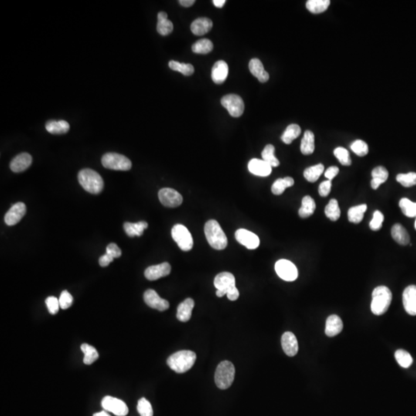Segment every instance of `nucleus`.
Instances as JSON below:
<instances>
[{"label": "nucleus", "instance_id": "56", "mask_svg": "<svg viewBox=\"0 0 416 416\" xmlns=\"http://www.w3.org/2000/svg\"><path fill=\"white\" fill-rule=\"evenodd\" d=\"M195 0H180L179 3L185 7H190L194 5Z\"/></svg>", "mask_w": 416, "mask_h": 416}, {"label": "nucleus", "instance_id": "37", "mask_svg": "<svg viewBox=\"0 0 416 416\" xmlns=\"http://www.w3.org/2000/svg\"><path fill=\"white\" fill-rule=\"evenodd\" d=\"M301 127L298 124H291L286 128L281 136V141L286 144H291L292 141L298 138L301 134Z\"/></svg>", "mask_w": 416, "mask_h": 416}, {"label": "nucleus", "instance_id": "2", "mask_svg": "<svg viewBox=\"0 0 416 416\" xmlns=\"http://www.w3.org/2000/svg\"><path fill=\"white\" fill-rule=\"evenodd\" d=\"M197 355L192 351H179L168 358V366L177 373H185L193 367L196 362Z\"/></svg>", "mask_w": 416, "mask_h": 416}, {"label": "nucleus", "instance_id": "14", "mask_svg": "<svg viewBox=\"0 0 416 416\" xmlns=\"http://www.w3.org/2000/svg\"><path fill=\"white\" fill-rule=\"evenodd\" d=\"M235 238L240 244L245 246L250 250L257 248L260 244V239L255 233L249 231L246 229L237 230L235 232Z\"/></svg>", "mask_w": 416, "mask_h": 416}, {"label": "nucleus", "instance_id": "54", "mask_svg": "<svg viewBox=\"0 0 416 416\" xmlns=\"http://www.w3.org/2000/svg\"><path fill=\"white\" fill-rule=\"evenodd\" d=\"M339 168H337V167L333 166L330 167V168H328L327 171H325V176L328 181H332L337 175H339Z\"/></svg>", "mask_w": 416, "mask_h": 416}, {"label": "nucleus", "instance_id": "24", "mask_svg": "<svg viewBox=\"0 0 416 416\" xmlns=\"http://www.w3.org/2000/svg\"><path fill=\"white\" fill-rule=\"evenodd\" d=\"M195 307V301L192 298H187L181 302L178 308L177 318L182 322H187L191 319L192 311Z\"/></svg>", "mask_w": 416, "mask_h": 416}, {"label": "nucleus", "instance_id": "29", "mask_svg": "<svg viewBox=\"0 0 416 416\" xmlns=\"http://www.w3.org/2000/svg\"><path fill=\"white\" fill-rule=\"evenodd\" d=\"M147 227H148V223L146 221H140L137 223L126 222L124 225L126 233L131 237H136V236L140 237L142 235L144 230H146Z\"/></svg>", "mask_w": 416, "mask_h": 416}, {"label": "nucleus", "instance_id": "18", "mask_svg": "<svg viewBox=\"0 0 416 416\" xmlns=\"http://www.w3.org/2000/svg\"><path fill=\"white\" fill-rule=\"evenodd\" d=\"M281 346L284 353L289 357H293L298 353V340L292 332H284L281 337Z\"/></svg>", "mask_w": 416, "mask_h": 416}, {"label": "nucleus", "instance_id": "9", "mask_svg": "<svg viewBox=\"0 0 416 416\" xmlns=\"http://www.w3.org/2000/svg\"><path fill=\"white\" fill-rule=\"evenodd\" d=\"M222 106L227 109L231 117H239L244 111V103L238 95L228 94L222 97Z\"/></svg>", "mask_w": 416, "mask_h": 416}, {"label": "nucleus", "instance_id": "4", "mask_svg": "<svg viewBox=\"0 0 416 416\" xmlns=\"http://www.w3.org/2000/svg\"><path fill=\"white\" fill-rule=\"evenodd\" d=\"M393 294L386 286H379L372 292L371 310L376 315H383L386 313L391 305Z\"/></svg>", "mask_w": 416, "mask_h": 416}, {"label": "nucleus", "instance_id": "52", "mask_svg": "<svg viewBox=\"0 0 416 416\" xmlns=\"http://www.w3.org/2000/svg\"><path fill=\"white\" fill-rule=\"evenodd\" d=\"M106 253L111 256L113 258H118L122 254V251L120 250V247L114 243L108 244L107 247V252Z\"/></svg>", "mask_w": 416, "mask_h": 416}, {"label": "nucleus", "instance_id": "17", "mask_svg": "<svg viewBox=\"0 0 416 416\" xmlns=\"http://www.w3.org/2000/svg\"><path fill=\"white\" fill-rule=\"evenodd\" d=\"M403 305L406 312L416 315V285H410L405 289L403 294Z\"/></svg>", "mask_w": 416, "mask_h": 416}, {"label": "nucleus", "instance_id": "11", "mask_svg": "<svg viewBox=\"0 0 416 416\" xmlns=\"http://www.w3.org/2000/svg\"><path fill=\"white\" fill-rule=\"evenodd\" d=\"M104 410L117 416H126L128 414V407L122 400L111 396L103 398L101 403Z\"/></svg>", "mask_w": 416, "mask_h": 416}, {"label": "nucleus", "instance_id": "42", "mask_svg": "<svg viewBox=\"0 0 416 416\" xmlns=\"http://www.w3.org/2000/svg\"><path fill=\"white\" fill-rule=\"evenodd\" d=\"M169 67L175 71L180 72L185 76H192L195 72L193 65L190 64V63H180L175 60H171L169 62Z\"/></svg>", "mask_w": 416, "mask_h": 416}, {"label": "nucleus", "instance_id": "23", "mask_svg": "<svg viewBox=\"0 0 416 416\" xmlns=\"http://www.w3.org/2000/svg\"><path fill=\"white\" fill-rule=\"evenodd\" d=\"M249 69L250 73H252L257 80L261 83H266L269 80V74L265 71L263 63L261 60L257 58L251 59L249 63Z\"/></svg>", "mask_w": 416, "mask_h": 416}, {"label": "nucleus", "instance_id": "25", "mask_svg": "<svg viewBox=\"0 0 416 416\" xmlns=\"http://www.w3.org/2000/svg\"><path fill=\"white\" fill-rule=\"evenodd\" d=\"M343 329V322L340 317L336 315H330L326 321L325 334L327 336L334 337L339 335Z\"/></svg>", "mask_w": 416, "mask_h": 416}, {"label": "nucleus", "instance_id": "46", "mask_svg": "<svg viewBox=\"0 0 416 416\" xmlns=\"http://www.w3.org/2000/svg\"><path fill=\"white\" fill-rule=\"evenodd\" d=\"M334 154L337 159L339 160L341 164L344 166H350L352 164V160H351L349 151L344 147H337L336 149L334 151Z\"/></svg>", "mask_w": 416, "mask_h": 416}, {"label": "nucleus", "instance_id": "30", "mask_svg": "<svg viewBox=\"0 0 416 416\" xmlns=\"http://www.w3.org/2000/svg\"><path fill=\"white\" fill-rule=\"evenodd\" d=\"M46 131L52 134H63L69 131V124L65 120H49L46 124Z\"/></svg>", "mask_w": 416, "mask_h": 416}, {"label": "nucleus", "instance_id": "55", "mask_svg": "<svg viewBox=\"0 0 416 416\" xmlns=\"http://www.w3.org/2000/svg\"><path fill=\"white\" fill-rule=\"evenodd\" d=\"M114 259L111 256L109 255V254L106 253L105 254H103V256L100 257V259H99V263H100V265L101 267H107L112 261H114Z\"/></svg>", "mask_w": 416, "mask_h": 416}, {"label": "nucleus", "instance_id": "40", "mask_svg": "<svg viewBox=\"0 0 416 416\" xmlns=\"http://www.w3.org/2000/svg\"><path fill=\"white\" fill-rule=\"evenodd\" d=\"M325 213L328 218L332 221H336L340 218L341 210L339 203L335 199H332L326 207H325Z\"/></svg>", "mask_w": 416, "mask_h": 416}, {"label": "nucleus", "instance_id": "10", "mask_svg": "<svg viewBox=\"0 0 416 416\" xmlns=\"http://www.w3.org/2000/svg\"><path fill=\"white\" fill-rule=\"evenodd\" d=\"M276 273L281 279L286 281H294L298 278V271L296 266L291 261L281 259L274 266Z\"/></svg>", "mask_w": 416, "mask_h": 416}, {"label": "nucleus", "instance_id": "32", "mask_svg": "<svg viewBox=\"0 0 416 416\" xmlns=\"http://www.w3.org/2000/svg\"><path fill=\"white\" fill-rule=\"evenodd\" d=\"M316 205L315 200L310 196H305L303 198L302 205L301 208L298 210V214L301 218H307L313 214L315 212Z\"/></svg>", "mask_w": 416, "mask_h": 416}, {"label": "nucleus", "instance_id": "34", "mask_svg": "<svg viewBox=\"0 0 416 416\" xmlns=\"http://www.w3.org/2000/svg\"><path fill=\"white\" fill-rule=\"evenodd\" d=\"M325 167L323 164H319L315 166L310 167L304 171V177L307 181L311 183H315L319 179L320 176L323 174Z\"/></svg>", "mask_w": 416, "mask_h": 416}, {"label": "nucleus", "instance_id": "1", "mask_svg": "<svg viewBox=\"0 0 416 416\" xmlns=\"http://www.w3.org/2000/svg\"><path fill=\"white\" fill-rule=\"evenodd\" d=\"M215 288H216V296L219 298L227 294V298L230 301H236L239 298V291L236 288L235 277L231 273L222 272L215 277Z\"/></svg>", "mask_w": 416, "mask_h": 416}, {"label": "nucleus", "instance_id": "59", "mask_svg": "<svg viewBox=\"0 0 416 416\" xmlns=\"http://www.w3.org/2000/svg\"><path fill=\"white\" fill-rule=\"evenodd\" d=\"M415 228H416V222H415Z\"/></svg>", "mask_w": 416, "mask_h": 416}, {"label": "nucleus", "instance_id": "16", "mask_svg": "<svg viewBox=\"0 0 416 416\" xmlns=\"http://www.w3.org/2000/svg\"><path fill=\"white\" fill-rule=\"evenodd\" d=\"M171 271V267L169 263L164 262L147 267L144 272V275L149 281H156L161 277L169 275Z\"/></svg>", "mask_w": 416, "mask_h": 416}, {"label": "nucleus", "instance_id": "48", "mask_svg": "<svg viewBox=\"0 0 416 416\" xmlns=\"http://www.w3.org/2000/svg\"><path fill=\"white\" fill-rule=\"evenodd\" d=\"M351 149L359 157H365L369 153V147L367 144L362 140L354 141L351 145Z\"/></svg>", "mask_w": 416, "mask_h": 416}, {"label": "nucleus", "instance_id": "26", "mask_svg": "<svg viewBox=\"0 0 416 416\" xmlns=\"http://www.w3.org/2000/svg\"><path fill=\"white\" fill-rule=\"evenodd\" d=\"M392 237L400 245L406 246L410 243L408 231L400 223H396L392 227Z\"/></svg>", "mask_w": 416, "mask_h": 416}, {"label": "nucleus", "instance_id": "36", "mask_svg": "<svg viewBox=\"0 0 416 416\" xmlns=\"http://www.w3.org/2000/svg\"><path fill=\"white\" fill-rule=\"evenodd\" d=\"M330 3L329 0H308L306 7L312 13H322L328 9Z\"/></svg>", "mask_w": 416, "mask_h": 416}, {"label": "nucleus", "instance_id": "33", "mask_svg": "<svg viewBox=\"0 0 416 416\" xmlns=\"http://www.w3.org/2000/svg\"><path fill=\"white\" fill-rule=\"evenodd\" d=\"M294 181L291 177H286L284 178H279L274 181L271 187V192L274 195H281L284 193L286 188H290L294 185Z\"/></svg>", "mask_w": 416, "mask_h": 416}, {"label": "nucleus", "instance_id": "51", "mask_svg": "<svg viewBox=\"0 0 416 416\" xmlns=\"http://www.w3.org/2000/svg\"><path fill=\"white\" fill-rule=\"evenodd\" d=\"M46 305L51 315H56L60 308L59 299L56 297H48L46 299Z\"/></svg>", "mask_w": 416, "mask_h": 416}, {"label": "nucleus", "instance_id": "15", "mask_svg": "<svg viewBox=\"0 0 416 416\" xmlns=\"http://www.w3.org/2000/svg\"><path fill=\"white\" fill-rule=\"evenodd\" d=\"M26 213V207L22 202L12 205L5 215V222L8 226H13L19 223Z\"/></svg>", "mask_w": 416, "mask_h": 416}, {"label": "nucleus", "instance_id": "27", "mask_svg": "<svg viewBox=\"0 0 416 416\" xmlns=\"http://www.w3.org/2000/svg\"><path fill=\"white\" fill-rule=\"evenodd\" d=\"M372 180L371 186L372 189L377 190L381 185H383L389 178V172L384 167L379 166L373 169L372 172Z\"/></svg>", "mask_w": 416, "mask_h": 416}, {"label": "nucleus", "instance_id": "43", "mask_svg": "<svg viewBox=\"0 0 416 416\" xmlns=\"http://www.w3.org/2000/svg\"><path fill=\"white\" fill-rule=\"evenodd\" d=\"M395 357L398 363L404 369H408L413 364V359L411 355L408 352L405 350H397L395 353Z\"/></svg>", "mask_w": 416, "mask_h": 416}, {"label": "nucleus", "instance_id": "19", "mask_svg": "<svg viewBox=\"0 0 416 416\" xmlns=\"http://www.w3.org/2000/svg\"><path fill=\"white\" fill-rule=\"evenodd\" d=\"M248 170L256 176L267 177L271 175L272 167L263 160L254 158L249 161Z\"/></svg>", "mask_w": 416, "mask_h": 416}, {"label": "nucleus", "instance_id": "5", "mask_svg": "<svg viewBox=\"0 0 416 416\" xmlns=\"http://www.w3.org/2000/svg\"><path fill=\"white\" fill-rule=\"evenodd\" d=\"M82 188L93 195H98L103 189V181L98 173L91 169H83L78 175Z\"/></svg>", "mask_w": 416, "mask_h": 416}, {"label": "nucleus", "instance_id": "28", "mask_svg": "<svg viewBox=\"0 0 416 416\" xmlns=\"http://www.w3.org/2000/svg\"><path fill=\"white\" fill-rule=\"evenodd\" d=\"M158 25L157 30L161 36H168L172 32L174 25L172 22L168 19V14L165 12H160L158 15Z\"/></svg>", "mask_w": 416, "mask_h": 416}, {"label": "nucleus", "instance_id": "44", "mask_svg": "<svg viewBox=\"0 0 416 416\" xmlns=\"http://www.w3.org/2000/svg\"><path fill=\"white\" fill-rule=\"evenodd\" d=\"M402 211L409 217L416 216V203L411 202L408 198H403L400 202Z\"/></svg>", "mask_w": 416, "mask_h": 416}, {"label": "nucleus", "instance_id": "39", "mask_svg": "<svg viewBox=\"0 0 416 416\" xmlns=\"http://www.w3.org/2000/svg\"><path fill=\"white\" fill-rule=\"evenodd\" d=\"M81 351L84 354V359H83V362L86 365H92L93 362L98 359L99 354L97 352V349H95L94 347L88 345V344H83L81 345Z\"/></svg>", "mask_w": 416, "mask_h": 416}, {"label": "nucleus", "instance_id": "58", "mask_svg": "<svg viewBox=\"0 0 416 416\" xmlns=\"http://www.w3.org/2000/svg\"><path fill=\"white\" fill-rule=\"evenodd\" d=\"M93 416H110L107 411L100 412V413H95Z\"/></svg>", "mask_w": 416, "mask_h": 416}, {"label": "nucleus", "instance_id": "45", "mask_svg": "<svg viewBox=\"0 0 416 416\" xmlns=\"http://www.w3.org/2000/svg\"><path fill=\"white\" fill-rule=\"evenodd\" d=\"M396 181L405 188H411L416 185V173L410 172L408 174H400L396 177Z\"/></svg>", "mask_w": 416, "mask_h": 416}, {"label": "nucleus", "instance_id": "6", "mask_svg": "<svg viewBox=\"0 0 416 416\" xmlns=\"http://www.w3.org/2000/svg\"><path fill=\"white\" fill-rule=\"evenodd\" d=\"M235 376V368L228 361H223L219 364L215 372V383L220 389H227L230 387Z\"/></svg>", "mask_w": 416, "mask_h": 416}, {"label": "nucleus", "instance_id": "20", "mask_svg": "<svg viewBox=\"0 0 416 416\" xmlns=\"http://www.w3.org/2000/svg\"><path fill=\"white\" fill-rule=\"evenodd\" d=\"M228 75V66L223 60L216 62L212 68V80L216 84H221L227 79Z\"/></svg>", "mask_w": 416, "mask_h": 416}, {"label": "nucleus", "instance_id": "50", "mask_svg": "<svg viewBox=\"0 0 416 416\" xmlns=\"http://www.w3.org/2000/svg\"><path fill=\"white\" fill-rule=\"evenodd\" d=\"M59 305L62 309H67L73 304V298L67 291H63L59 298Z\"/></svg>", "mask_w": 416, "mask_h": 416}, {"label": "nucleus", "instance_id": "8", "mask_svg": "<svg viewBox=\"0 0 416 416\" xmlns=\"http://www.w3.org/2000/svg\"><path fill=\"white\" fill-rule=\"evenodd\" d=\"M171 235L178 247L184 251H189L193 248L194 240L192 233L184 225H175L171 230Z\"/></svg>", "mask_w": 416, "mask_h": 416}, {"label": "nucleus", "instance_id": "53", "mask_svg": "<svg viewBox=\"0 0 416 416\" xmlns=\"http://www.w3.org/2000/svg\"><path fill=\"white\" fill-rule=\"evenodd\" d=\"M331 189H332V181H323L321 185H320L319 188H318V193L320 196L327 197L330 194Z\"/></svg>", "mask_w": 416, "mask_h": 416}, {"label": "nucleus", "instance_id": "12", "mask_svg": "<svg viewBox=\"0 0 416 416\" xmlns=\"http://www.w3.org/2000/svg\"><path fill=\"white\" fill-rule=\"evenodd\" d=\"M160 202L168 208H177L183 202V197L172 188H163L158 193Z\"/></svg>", "mask_w": 416, "mask_h": 416}, {"label": "nucleus", "instance_id": "22", "mask_svg": "<svg viewBox=\"0 0 416 416\" xmlns=\"http://www.w3.org/2000/svg\"><path fill=\"white\" fill-rule=\"evenodd\" d=\"M213 27V22L206 17H201L195 19L191 25V29L196 36H203Z\"/></svg>", "mask_w": 416, "mask_h": 416}, {"label": "nucleus", "instance_id": "3", "mask_svg": "<svg viewBox=\"0 0 416 416\" xmlns=\"http://www.w3.org/2000/svg\"><path fill=\"white\" fill-rule=\"evenodd\" d=\"M205 233L208 243L213 249L220 250L227 247V237L216 220H208L205 223Z\"/></svg>", "mask_w": 416, "mask_h": 416}, {"label": "nucleus", "instance_id": "35", "mask_svg": "<svg viewBox=\"0 0 416 416\" xmlns=\"http://www.w3.org/2000/svg\"><path fill=\"white\" fill-rule=\"evenodd\" d=\"M367 210V205H361L352 207L348 212L349 220L352 223H359L364 217V213Z\"/></svg>", "mask_w": 416, "mask_h": 416}, {"label": "nucleus", "instance_id": "57", "mask_svg": "<svg viewBox=\"0 0 416 416\" xmlns=\"http://www.w3.org/2000/svg\"><path fill=\"white\" fill-rule=\"evenodd\" d=\"M225 2H226L225 0H213V5L217 8H222L224 5Z\"/></svg>", "mask_w": 416, "mask_h": 416}, {"label": "nucleus", "instance_id": "21", "mask_svg": "<svg viewBox=\"0 0 416 416\" xmlns=\"http://www.w3.org/2000/svg\"><path fill=\"white\" fill-rule=\"evenodd\" d=\"M32 157L27 153H22L17 155L10 163V169L13 172L20 173L29 168L32 164Z\"/></svg>", "mask_w": 416, "mask_h": 416}, {"label": "nucleus", "instance_id": "7", "mask_svg": "<svg viewBox=\"0 0 416 416\" xmlns=\"http://www.w3.org/2000/svg\"><path fill=\"white\" fill-rule=\"evenodd\" d=\"M103 166L114 171H129L132 168V163L127 157L117 153H107L101 159Z\"/></svg>", "mask_w": 416, "mask_h": 416}, {"label": "nucleus", "instance_id": "49", "mask_svg": "<svg viewBox=\"0 0 416 416\" xmlns=\"http://www.w3.org/2000/svg\"><path fill=\"white\" fill-rule=\"evenodd\" d=\"M384 221V215L379 210H376L373 213V218L369 223V227L371 230L377 231L380 230L383 227V223Z\"/></svg>", "mask_w": 416, "mask_h": 416}, {"label": "nucleus", "instance_id": "13", "mask_svg": "<svg viewBox=\"0 0 416 416\" xmlns=\"http://www.w3.org/2000/svg\"><path fill=\"white\" fill-rule=\"evenodd\" d=\"M144 299L148 306L160 311H166L170 304L167 300L163 299L154 290L148 289L144 294Z\"/></svg>", "mask_w": 416, "mask_h": 416}, {"label": "nucleus", "instance_id": "41", "mask_svg": "<svg viewBox=\"0 0 416 416\" xmlns=\"http://www.w3.org/2000/svg\"><path fill=\"white\" fill-rule=\"evenodd\" d=\"M274 151H275V149H274V146L271 145V144H267L264 147V149L263 150L262 153H261L263 161L270 164L272 168L273 167L274 168L278 167L280 164L279 161L274 156Z\"/></svg>", "mask_w": 416, "mask_h": 416}, {"label": "nucleus", "instance_id": "31", "mask_svg": "<svg viewBox=\"0 0 416 416\" xmlns=\"http://www.w3.org/2000/svg\"><path fill=\"white\" fill-rule=\"evenodd\" d=\"M315 135L310 131H306L301 142V151L304 155H310L315 151Z\"/></svg>", "mask_w": 416, "mask_h": 416}, {"label": "nucleus", "instance_id": "47", "mask_svg": "<svg viewBox=\"0 0 416 416\" xmlns=\"http://www.w3.org/2000/svg\"><path fill=\"white\" fill-rule=\"evenodd\" d=\"M137 411L141 416H154V411H153L152 406L149 401H147L145 398H142L139 400L137 403Z\"/></svg>", "mask_w": 416, "mask_h": 416}, {"label": "nucleus", "instance_id": "38", "mask_svg": "<svg viewBox=\"0 0 416 416\" xmlns=\"http://www.w3.org/2000/svg\"><path fill=\"white\" fill-rule=\"evenodd\" d=\"M213 49V42L208 39H202L197 41L192 46V51L198 54H208Z\"/></svg>", "mask_w": 416, "mask_h": 416}]
</instances>
